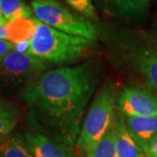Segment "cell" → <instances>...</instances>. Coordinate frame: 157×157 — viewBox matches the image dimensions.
Segmentation results:
<instances>
[{
    "instance_id": "cell-8",
    "label": "cell",
    "mask_w": 157,
    "mask_h": 157,
    "mask_svg": "<svg viewBox=\"0 0 157 157\" xmlns=\"http://www.w3.org/2000/svg\"><path fill=\"white\" fill-rule=\"evenodd\" d=\"M129 133L143 151L157 136V116L125 117Z\"/></svg>"
},
{
    "instance_id": "cell-21",
    "label": "cell",
    "mask_w": 157,
    "mask_h": 157,
    "mask_svg": "<svg viewBox=\"0 0 157 157\" xmlns=\"http://www.w3.org/2000/svg\"><path fill=\"white\" fill-rule=\"evenodd\" d=\"M7 39H8V31H7L6 25L0 24V39L7 40Z\"/></svg>"
},
{
    "instance_id": "cell-9",
    "label": "cell",
    "mask_w": 157,
    "mask_h": 157,
    "mask_svg": "<svg viewBox=\"0 0 157 157\" xmlns=\"http://www.w3.org/2000/svg\"><path fill=\"white\" fill-rule=\"evenodd\" d=\"M114 124L115 147L119 157H146L139 144L129 133L125 116L117 110Z\"/></svg>"
},
{
    "instance_id": "cell-15",
    "label": "cell",
    "mask_w": 157,
    "mask_h": 157,
    "mask_svg": "<svg viewBox=\"0 0 157 157\" xmlns=\"http://www.w3.org/2000/svg\"><path fill=\"white\" fill-rule=\"evenodd\" d=\"M139 64L140 72L147 84L157 92V52H146Z\"/></svg>"
},
{
    "instance_id": "cell-22",
    "label": "cell",
    "mask_w": 157,
    "mask_h": 157,
    "mask_svg": "<svg viewBox=\"0 0 157 157\" xmlns=\"http://www.w3.org/2000/svg\"><path fill=\"white\" fill-rule=\"evenodd\" d=\"M0 24H1V25H6V19H5V18H4V17L2 16L1 12H0Z\"/></svg>"
},
{
    "instance_id": "cell-18",
    "label": "cell",
    "mask_w": 157,
    "mask_h": 157,
    "mask_svg": "<svg viewBox=\"0 0 157 157\" xmlns=\"http://www.w3.org/2000/svg\"><path fill=\"white\" fill-rule=\"evenodd\" d=\"M13 49L14 44L6 39H0V64L7 55L13 51Z\"/></svg>"
},
{
    "instance_id": "cell-1",
    "label": "cell",
    "mask_w": 157,
    "mask_h": 157,
    "mask_svg": "<svg viewBox=\"0 0 157 157\" xmlns=\"http://www.w3.org/2000/svg\"><path fill=\"white\" fill-rule=\"evenodd\" d=\"M102 74L101 62L89 60L48 70L29 85L22 93L23 99L39 133L73 147Z\"/></svg>"
},
{
    "instance_id": "cell-11",
    "label": "cell",
    "mask_w": 157,
    "mask_h": 157,
    "mask_svg": "<svg viewBox=\"0 0 157 157\" xmlns=\"http://www.w3.org/2000/svg\"><path fill=\"white\" fill-rule=\"evenodd\" d=\"M8 31L7 40L12 44L31 40L37 29V19L19 18L6 24Z\"/></svg>"
},
{
    "instance_id": "cell-5",
    "label": "cell",
    "mask_w": 157,
    "mask_h": 157,
    "mask_svg": "<svg viewBox=\"0 0 157 157\" xmlns=\"http://www.w3.org/2000/svg\"><path fill=\"white\" fill-rule=\"evenodd\" d=\"M49 64L31 53L12 51L0 64V87L5 89L22 88L45 73Z\"/></svg>"
},
{
    "instance_id": "cell-3",
    "label": "cell",
    "mask_w": 157,
    "mask_h": 157,
    "mask_svg": "<svg viewBox=\"0 0 157 157\" xmlns=\"http://www.w3.org/2000/svg\"><path fill=\"white\" fill-rule=\"evenodd\" d=\"M116 94L110 82H105L97 92L90 106L77 140L82 155H87L108 130L115 124Z\"/></svg>"
},
{
    "instance_id": "cell-4",
    "label": "cell",
    "mask_w": 157,
    "mask_h": 157,
    "mask_svg": "<svg viewBox=\"0 0 157 157\" xmlns=\"http://www.w3.org/2000/svg\"><path fill=\"white\" fill-rule=\"evenodd\" d=\"M31 5L40 22L65 33L94 42L98 39L97 30L86 17L71 11L56 0H31Z\"/></svg>"
},
{
    "instance_id": "cell-7",
    "label": "cell",
    "mask_w": 157,
    "mask_h": 157,
    "mask_svg": "<svg viewBox=\"0 0 157 157\" xmlns=\"http://www.w3.org/2000/svg\"><path fill=\"white\" fill-rule=\"evenodd\" d=\"M25 138L33 157H76L71 147L59 143L37 131L26 130Z\"/></svg>"
},
{
    "instance_id": "cell-12",
    "label": "cell",
    "mask_w": 157,
    "mask_h": 157,
    "mask_svg": "<svg viewBox=\"0 0 157 157\" xmlns=\"http://www.w3.org/2000/svg\"><path fill=\"white\" fill-rule=\"evenodd\" d=\"M20 113L17 105L0 98V140L12 132L19 121Z\"/></svg>"
},
{
    "instance_id": "cell-14",
    "label": "cell",
    "mask_w": 157,
    "mask_h": 157,
    "mask_svg": "<svg viewBox=\"0 0 157 157\" xmlns=\"http://www.w3.org/2000/svg\"><path fill=\"white\" fill-rule=\"evenodd\" d=\"M86 157H119L115 147L114 126L107 131Z\"/></svg>"
},
{
    "instance_id": "cell-17",
    "label": "cell",
    "mask_w": 157,
    "mask_h": 157,
    "mask_svg": "<svg viewBox=\"0 0 157 157\" xmlns=\"http://www.w3.org/2000/svg\"><path fill=\"white\" fill-rule=\"evenodd\" d=\"M148 0H113V2L120 8L125 11H134L135 9H140L144 6Z\"/></svg>"
},
{
    "instance_id": "cell-2",
    "label": "cell",
    "mask_w": 157,
    "mask_h": 157,
    "mask_svg": "<svg viewBox=\"0 0 157 157\" xmlns=\"http://www.w3.org/2000/svg\"><path fill=\"white\" fill-rule=\"evenodd\" d=\"M30 53L48 64L67 65L86 59L94 41L65 33L37 19V29L30 40Z\"/></svg>"
},
{
    "instance_id": "cell-19",
    "label": "cell",
    "mask_w": 157,
    "mask_h": 157,
    "mask_svg": "<svg viewBox=\"0 0 157 157\" xmlns=\"http://www.w3.org/2000/svg\"><path fill=\"white\" fill-rule=\"evenodd\" d=\"M30 48H31L30 40H27V41L19 42L17 44H14L13 51L20 53H30Z\"/></svg>"
},
{
    "instance_id": "cell-13",
    "label": "cell",
    "mask_w": 157,
    "mask_h": 157,
    "mask_svg": "<svg viewBox=\"0 0 157 157\" xmlns=\"http://www.w3.org/2000/svg\"><path fill=\"white\" fill-rule=\"evenodd\" d=\"M0 12L7 23L19 18H31L33 11L24 0H0Z\"/></svg>"
},
{
    "instance_id": "cell-10",
    "label": "cell",
    "mask_w": 157,
    "mask_h": 157,
    "mask_svg": "<svg viewBox=\"0 0 157 157\" xmlns=\"http://www.w3.org/2000/svg\"><path fill=\"white\" fill-rule=\"evenodd\" d=\"M0 157H33L25 138L20 133H12L0 140Z\"/></svg>"
},
{
    "instance_id": "cell-6",
    "label": "cell",
    "mask_w": 157,
    "mask_h": 157,
    "mask_svg": "<svg viewBox=\"0 0 157 157\" xmlns=\"http://www.w3.org/2000/svg\"><path fill=\"white\" fill-rule=\"evenodd\" d=\"M116 109L125 117L157 116V98L136 86H126L116 97Z\"/></svg>"
},
{
    "instance_id": "cell-16",
    "label": "cell",
    "mask_w": 157,
    "mask_h": 157,
    "mask_svg": "<svg viewBox=\"0 0 157 157\" xmlns=\"http://www.w3.org/2000/svg\"><path fill=\"white\" fill-rule=\"evenodd\" d=\"M69 4V6L73 7L75 11L80 13L85 17L91 19V20H96L97 15H96L94 7L92 4V0H66Z\"/></svg>"
},
{
    "instance_id": "cell-20",
    "label": "cell",
    "mask_w": 157,
    "mask_h": 157,
    "mask_svg": "<svg viewBox=\"0 0 157 157\" xmlns=\"http://www.w3.org/2000/svg\"><path fill=\"white\" fill-rule=\"evenodd\" d=\"M144 153L146 157H157V136L149 143Z\"/></svg>"
}]
</instances>
